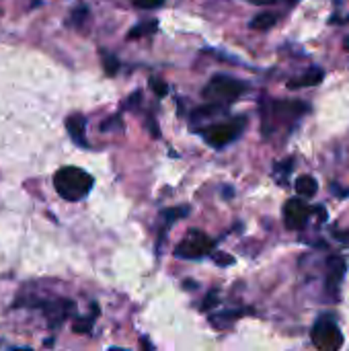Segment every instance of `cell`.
<instances>
[{
    "mask_svg": "<svg viewBox=\"0 0 349 351\" xmlns=\"http://www.w3.org/2000/svg\"><path fill=\"white\" fill-rule=\"evenodd\" d=\"M313 346L321 351H337L344 346L341 329L333 319H319L311 333Z\"/></svg>",
    "mask_w": 349,
    "mask_h": 351,
    "instance_id": "4",
    "label": "cell"
},
{
    "mask_svg": "<svg viewBox=\"0 0 349 351\" xmlns=\"http://www.w3.org/2000/svg\"><path fill=\"white\" fill-rule=\"evenodd\" d=\"M109 121H119V117H111ZM109 128H111V123H103L101 125V130H109Z\"/></svg>",
    "mask_w": 349,
    "mask_h": 351,
    "instance_id": "24",
    "label": "cell"
},
{
    "mask_svg": "<svg viewBox=\"0 0 349 351\" xmlns=\"http://www.w3.org/2000/svg\"><path fill=\"white\" fill-rule=\"evenodd\" d=\"M278 16L274 12H261L257 14L253 21H251V29H257V31H265V29H272L276 25Z\"/></svg>",
    "mask_w": 349,
    "mask_h": 351,
    "instance_id": "15",
    "label": "cell"
},
{
    "mask_svg": "<svg viewBox=\"0 0 349 351\" xmlns=\"http://www.w3.org/2000/svg\"><path fill=\"white\" fill-rule=\"evenodd\" d=\"M66 130L78 146H86V117L80 113H72L66 117Z\"/></svg>",
    "mask_w": 349,
    "mask_h": 351,
    "instance_id": "10",
    "label": "cell"
},
{
    "mask_svg": "<svg viewBox=\"0 0 349 351\" xmlns=\"http://www.w3.org/2000/svg\"><path fill=\"white\" fill-rule=\"evenodd\" d=\"M214 249V241L202 230H189L187 237L177 245L175 255L183 259H200Z\"/></svg>",
    "mask_w": 349,
    "mask_h": 351,
    "instance_id": "6",
    "label": "cell"
},
{
    "mask_svg": "<svg viewBox=\"0 0 349 351\" xmlns=\"http://www.w3.org/2000/svg\"><path fill=\"white\" fill-rule=\"evenodd\" d=\"M187 214H189V208H169V210H165L160 214V220H163V224L171 226V224H175L177 220H181Z\"/></svg>",
    "mask_w": 349,
    "mask_h": 351,
    "instance_id": "16",
    "label": "cell"
},
{
    "mask_svg": "<svg viewBox=\"0 0 349 351\" xmlns=\"http://www.w3.org/2000/svg\"><path fill=\"white\" fill-rule=\"evenodd\" d=\"M31 306L41 308V313L49 319L51 325H60L64 323V319L68 317V313H74V304L70 300H33Z\"/></svg>",
    "mask_w": 349,
    "mask_h": 351,
    "instance_id": "8",
    "label": "cell"
},
{
    "mask_svg": "<svg viewBox=\"0 0 349 351\" xmlns=\"http://www.w3.org/2000/svg\"><path fill=\"white\" fill-rule=\"evenodd\" d=\"M148 128H152V136H154V138H158V136H160V132H158V128H156V121H154V119H150Z\"/></svg>",
    "mask_w": 349,
    "mask_h": 351,
    "instance_id": "23",
    "label": "cell"
},
{
    "mask_svg": "<svg viewBox=\"0 0 349 351\" xmlns=\"http://www.w3.org/2000/svg\"><path fill=\"white\" fill-rule=\"evenodd\" d=\"M163 2L165 0H134V4L140 8H158V6H163Z\"/></svg>",
    "mask_w": 349,
    "mask_h": 351,
    "instance_id": "20",
    "label": "cell"
},
{
    "mask_svg": "<svg viewBox=\"0 0 349 351\" xmlns=\"http://www.w3.org/2000/svg\"><path fill=\"white\" fill-rule=\"evenodd\" d=\"M97 313H99V308L93 304V315H91V317H84V319H78V321L72 325V331H74V333H78V335H91Z\"/></svg>",
    "mask_w": 349,
    "mask_h": 351,
    "instance_id": "14",
    "label": "cell"
},
{
    "mask_svg": "<svg viewBox=\"0 0 349 351\" xmlns=\"http://www.w3.org/2000/svg\"><path fill=\"white\" fill-rule=\"evenodd\" d=\"M311 214H313V208L300 197H292L284 206V220L290 230H302L306 226Z\"/></svg>",
    "mask_w": 349,
    "mask_h": 351,
    "instance_id": "7",
    "label": "cell"
},
{
    "mask_svg": "<svg viewBox=\"0 0 349 351\" xmlns=\"http://www.w3.org/2000/svg\"><path fill=\"white\" fill-rule=\"evenodd\" d=\"M156 29H158V21H154V19L142 21V23H138V25L128 33V37H130V39H140V37H144V35L156 33Z\"/></svg>",
    "mask_w": 349,
    "mask_h": 351,
    "instance_id": "13",
    "label": "cell"
},
{
    "mask_svg": "<svg viewBox=\"0 0 349 351\" xmlns=\"http://www.w3.org/2000/svg\"><path fill=\"white\" fill-rule=\"evenodd\" d=\"M294 189L298 191V195H300V197L311 199V197H315V195L319 193V183H317V179H315V177H311V175H302V177H298V179H296Z\"/></svg>",
    "mask_w": 349,
    "mask_h": 351,
    "instance_id": "11",
    "label": "cell"
},
{
    "mask_svg": "<svg viewBox=\"0 0 349 351\" xmlns=\"http://www.w3.org/2000/svg\"><path fill=\"white\" fill-rule=\"evenodd\" d=\"M344 47H346V49H349V37H348V39H346V43H344Z\"/></svg>",
    "mask_w": 349,
    "mask_h": 351,
    "instance_id": "26",
    "label": "cell"
},
{
    "mask_svg": "<svg viewBox=\"0 0 349 351\" xmlns=\"http://www.w3.org/2000/svg\"><path fill=\"white\" fill-rule=\"evenodd\" d=\"M323 76H325V72H323V70H319V68H315V70L306 72L302 78H298V80H290V82H288V86H290V88L315 86V84H319V82L323 80Z\"/></svg>",
    "mask_w": 349,
    "mask_h": 351,
    "instance_id": "12",
    "label": "cell"
},
{
    "mask_svg": "<svg viewBox=\"0 0 349 351\" xmlns=\"http://www.w3.org/2000/svg\"><path fill=\"white\" fill-rule=\"evenodd\" d=\"M346 269H348V263H346L344 257L331 255V257L327 259V290H329L331 294H337V286H339V282L344 280Z\"/></svg>",
    "mask_w": 349,
    "mask_h": 351,
    "instance_id": "9",
    "label": "cell"
},
{
    "mask_svg": "<svg viewBox=\"0 0 349 351\" xmlns=\"http://www.w3.org/2000/svg\"><path fill=\"white\" fill-rule=\"evenodd\" d=\"M214 261H216L218 265H232V263H234V259H232L230 255H222V253H216V255H214Z\"/></svg>",
    "mask_w": 349,
    "mask_h": 351,
    "instance_id": "21",
    "label": "cell"
},
{
    "mask_svg": "<svg viewBox=\"0 0 349 351\" xmlns=\"http://www.w3.org/2000/svg\"><path fill=\"white\" fill-rule=\"evenodd\" d=\"M150 86H152V90H154L158 97H165V95L169 93V84H167L165 80H160V78H150Z\"/></svg>",
    "mask_w": 349,
    "mask_h": 351,
    "instance_id": "18",
    "label": "cell"
},
{
    "mask_svg": "<svg viewBox=\"0 0 349 351\" xmlns=\"http://www.w3.org/2000/svg\"><path fill=\"white\" fill-rule=\"evenodd\" d=\"M216 304H218V292H216V290H212V292L204 298L202 311H210V308H214Z\"/></svg>",
    "mask_w": 349,
    "mask_h": 351,
    "instance_id": "19",
    "label": "cell"
},
{
    "mask_svg": "<svg viewBox=\"0 0 349 351\" xmlns=\"http://www.w3.org/2000/svg\"><path fill=\"white\" fill-rule=\"evenodd\" d=\"M101 53H103V66H105V72H107L109 76H113V74L119 70V62H117V58H115L113 53H109L107 49H103Z\"/></svg>",
    "mask_w": 349,
    "mask_h": 351,
    "instance_id": "17",
    "label": "cell"
},
{
    "mask_svg": "<svg viewBox=\"0 0 349 351\" xmlns=\"http://www.w3.org/2000/svg\"><path fill=\"white\" fill-rule=\"evenodd\" d=\"M245 123L247 119L245 117H237V119H230V121H224V123H214L210 128H206L202 134L206 138V142L214 148H222L230 142H234L241 132L245 130Z\"/></svg>",
    "mask_w": 349,
    "mask_h": 351,
    "instance_id": "5",
    "label": "cell"
},
{
    "mask_svg": "<svg viewBox=\"0 0 349 351\" xmlns=\"http://www.w3.org/2000/svg\"><path fill=\"white\" fill-rule=\"evenodd\" d=\"M249 2H253V4H272L274 0H249Z\"/></svg>",
    "mask_w": 349,
    "mask_h": 351,
    "instance_id": "25",
    "label": "cell"
},
{
    "mask_svg": "<svg viewBox=\"0 0 349 351\" xmlns=\"http://www.w3.org/2000/svg\"><path fill=\"white\" fill-rule=\"evenodd\" d=\"M306 111H309V103L302 101H274L269 105L267 115L263 113V132L269 134L272 125L274 130L278 125H288L290 121H296Z\"/></svg>",
    "mask_w": 349,
    "mask_h": 351,
    "instance_id": "3",
    "label": "cell"
},
{
    "mask_svg": "<svg viewBox=\"0 0 349 351\" xmlns=\"http://www.w3.org/2000/svg\"><path fill=\"white\" fill-rule=\"evenodd\" d=\"M245 90H247V82L237 80V78H232V76L218 74V76H214V78L208 82V86L204 88V97H206L210 103L226 105V103H232L234 99H239Z\"/></svg>",
    "mask_w": 349,
    "mask_h": 351,
    "instance_id": "2",
    "label": "cell"
},
{
    "mask_svg": "<svg viewBox=\"0 0 349 351\" xmlns=\"http://www.w3.org/2000/svg\"><path fill=\"white\" fill-rule=\"evenodd\" d=\"M93 183H95L93 175H88L78 167H62L53 175V187L58 195L66 202H78L84 195H88Z\"/></svg>",
    "mask_w": 349,
    "mask_h": 351,
    "instance_id": "1",
    "label": "cell"
},
{
    "mask_svg": "<svg viewBox=\"0 0 349 351\" xmlns=\"http://www.w3.org/2000/svg\"><path fill=\"white\" fill-rule=\"evenodd\" d=\"M140 346H142V350H146V351H152V350H154V346H152V343H150L148 339H144V337L140 339Z\"/></svg>",
    "mask_w": 349,
    "mask_h": 351,
    "instance_id": "22",
    "label": "cell"
}]
</instances>
